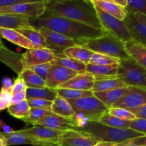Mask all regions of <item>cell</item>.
Here are the masks:
<instances>
[{
  "label": "cell",
  "mask_w": 146,
  "mask_h": 146,
  "mask_svg": "<svg viewBox=\"0 0 146 146\" xmlns=\"http://www.w3.org/2000/svg\"><path fill=\"white\" fill-rule=\"evenodd\" d=\"M29 23L36 29H47L71 38L75 42L98 38L108 33L105 30L96 29L86 24L46 12L38 18H29Z\"/></svg>",
  "instance_id": "obj_1"
},
{
  "label": "cell",
  "mask_w": 146,
  "mask_h": 146,
  "mask_svg": "<svg viewBox=\"0 0 146 146\" xmlns=\"http://www.w3.org/2000/svg\"><path fill=\"white\" fill-rule=\"evenodd\" d=\"M45 12L104 30L91 0L46 1Z\"/></svg>",
  "instance_id": "obj_2"
},
{
  "label": "cell",
  "mask_w": 146,
  "mask_h": 146,
  "mask_svg": "<svg viewBox=\"0 0 146 146\" xmlns=\"http://www.w3.org/2000/svg\"><path fill=\"white\" fill-rule=\"evenodd\" d=\"M74 109V117L76 124L75 129H80L90 121H98L108 108L94 95L79 99L66 100Z\"/></svg>",
  "instance_id": "obj_3"
},
{
  "label": "cell",
  "mask_w": 146,
  "mask_h": 146,
  "mask_svg": "<svg viewBox=\"0 0 146 146\" xmlns=\"http://www.w3.org/2000/svg\"><path fill=\"white\" fill-rule=\"evenodd\" d=\"M77 130L91 135L98 142L115 143H119L136 137L146 135L129 128H117L107 126L98 121H90L82 128Z\"/></svg>",
  "instance_id": "obj_4"
},
{
  "label": "cell",
  "mask_w": 146,
  "mask_h": 146,
  "mask_svg": "<svg viewBox=\"0 0 146 146\" xmlns=\"http://www.w3.org/2000/svg\"><path fill=\"white\" fill-rule=\"evenodd\" d=\"M76 44L94 53L109 56L120 60L125 59L128 57L124 49L123 42L109 33L96 38L77 41Z\"/></svg>",
  "instance_id": "obj_5"
},
{
  "label": "cell",
  "mask_w": 146,
  "mask_h": 146,
  "mask_svg": "<svg viewBox=\"0 0 146 146\" xmlns=\"http://www.w3.org/2000/svg\"><path fill=\"white\" fill-rule=\"evenodd\" d=\"M116 76L127 86L146 89V68L130 57L120 60Z\"/></svg>",
  "instance_id": "obj_6"
},
{
  "label": "cell",
  "mask_w": 146,
  "mask_h": 146,
  "mask_svg": "<svg viewBox=\"0 0 146 146\" xmlns=\"http://www.w3.org/2000/svg\"><path fill=\"white\" fill-rule=\"evenodd\" d=\"M94 7L101 26L106 32L115 36L123 42L133 39L123 21H121L115 17L104 12L95 6Z\"/></svg>",
  "instance_id": "obj_7"
},
{
  "label": "cell",
  "mask_w": 146,
  "mask_h": 146,
  "mask_svg": "<svg viewBox=\"0 0 146 146\" xmlns=\"http://www.w3.org/2000/svg\"><path fill=\"white\" fill-rule=\"evenodd\" d=\"M46 11V1H29L0 8V14H19L29 18L41 17Z\"/></svg>",
  "instance_id": "obj_8"
},
{
  "label": "cell",
  "mask_w": 146,
  "mask_h": 146,
  "mask_svg": "<svg viewBox=\"0 0 146 146\" xmlns=\"http://www.w3.org/2000/svg\"><path fill=\"white\" fill-rule=\"evenodd\" d=\"M38 31L45 39L46 48L51 50L56 57L64 56V51L66 48L76 45L74 40L59 33L45 28L38 29Z\"/></svg>",
  "instance_id": "obj_9"
},
{
  "label": "cell",
  "mask_w": 146,
  "mask_h": 146,
  "mask_svg": "<svg viewBox=\"0 0 146 146\" xmlns=\"http://www.w3.org/2000/svg\"><path fill=\"white\" fill-rule=\"evenodd\" d=\"M98 142L91 135L77 129L62 131L57 139L61 146H94Z\"/></svg>",
  "instance_id": "obj_10"
},
{
  "label": "cell",
  "mask_w": 146,
  "mask_h": 146,
  "mask_svg": "<svg viewBox=\"0 0 146 146\" xmlns=\"http://www.w3.org/2000/svg\"><path fill=\"white\" fill-rule=\"evenodd\" d=\"M123 22L133 39L146 46V15L128 13Z\"/></svg>",
  "instance_id": "obj_11"
},
{
  "label": "cell",
  "mask_w": 146,
  "mask_h": 146,
  "mask_svg": "<svg viewBox=\"0 0 146 146\" xmlns=\"http://www.w3.org/2000/svg\"><path fill=\"white\" fill-rule=\"evenodd\" d=\"M146 104V89L128 86L127 92L111 108L130 110Z\"/></svg>",
  "instance_id": "obj_12"
},
{
  "label": "cell",
  "mask_w": 146,
  "mask_h": 146,
  "mask_svg": "<svg viewBox=\"0 0 146 146\" xmlns=\"http://www.w3.org/2000/svg\"><path fill=\"white\" fill-rule=\"evenodd\" d=\"M56 56L51 50L46 48L29 49L22 54V66L24 69L44 64H51Z\"/></svg>",
  "instance_id": "obj_13"
},
{
  "label": "cell",
  "mask_w": 146,
  "mask_h": 146,
  "mask_svg": "<svg viewBox=\"0 0 146 146\" xmlns=\"http://www.w3.org/2000/svg\"><path fill=\"white\" fill-rule=\"evenodd\" d=\"M77 74L76 72L72 70L61 66L51 64L46 78V87L51 89H56Z\"/></svg>",
  "instance_id": "obj_14"
},
{
  "label": "cell",
  "mask_w": 146,
  "mask_h": 146,
  "mask_svg": "<svg viewBox=\"0 0 146 146\" xmlns=\"http://www.w3.org/2000/svg\"><path fill=\"white\" fill-rule=\"evenodd\" d=\"M34 126H41L57 131L75 129L76 124L74 118H66L56 114L51 113L38 121L30 123Z\"/></svg>",
  "instance_id": "obj_15"
},
{
  "label": "cell",
  "mask_w": 146,
  "mask_h": 146,
  "mask_svg": "<svg viewBox=\"0 0 146 146\" xmlns=\"http://www.w3.org/2000/svg\"><path fill=\"white\" fill-rule=\"evenodd\" d=\"M94 76L88 72L81 73L60 86L58 88H69L79 91H91L95 82Z\"/></svg>",
  "instance_id": "obj_16"
},
{
  "label": "cell",
  "mask_w": 146,
  "mask_h": 146,
  "mask_svg": "<svg viewBox=\"0 0 146 146\" xmlns=\"http://www.w3.org/2000/svg\"><path fill=\"white\" fill-rule=\"evenodd\" d=\"M19 133L24 135L32 136L37 138L40 141H44L50 143H57V139L62 131H57V130L50 129L41 126H33L28 129L17 131Z\"/></svg>",
  "instance_id": "obj_17"
},
{
  "label": "cell",
  "mask_w": 146,
  "mask_h": 146,
  "mask_svg": "<svg viewBox=\"0 0 146 146\" xmlns=\"http://www.w3.org/2000/svg\"><path fill=\"white\" fill-rule=\"evenodd\" d=\"M29 18L19 14H0V29L17 30L19 29L32 28Z\"/></svg>",
  "instance_id": "obj_18"
},
{
  "label": "cell",
  "mask_w": 146,
  "mask_h": 146,
  "mask_svg": "<svg viewBox=\"0 0 146 146\" xmlns=\"http://www.w3.org/2000/svg\"><path fill=\"white\" fill-rule=\"evenodd\" d=\"M124 49L128 57L146 68V48L141 43L131 39L123 42Z\"/></svg>",
  "instance_id": "obj_19"
},
{
  "label": "cell",
  "mask_w": 146,
  "mask_h": 146,
  "mask_svg": "<svg viewBox=\"0 0 146 146\" xmlns=\"http://www.w3.org/2000/svg\"><path fill=\"white\" fill-rule=\"evenodd\" d=\"M21 60L22 54L10 51L4 45L0 47V61L14 70L18 75L24 70Z\"/></svg>",
  "instance_id": "obj_20"
},
{
  "label": "cell",
  "mask_w": 146,
  "mask_h": 146,
  "mask_svg": "<svg viewBox=\"0 0 146 146\" xmlns=\"http://www.w3.org/2000/svg\"><path fill=\"white\" fill-rule=\"evenodd\" d=\"M91 1L97 8L121 21H123L128 14L125 7L114 4L111 0H91Z\"/></svg>",
  "instance_id": "obj_21"
},
{
  "label": "cell",
  "mask_w": 146,
  "mask_h": 146,
  "mask_svg": "<svg viewBox=\"0 0 146 146\" xmlns=\"http://www.w3.org/2000/svg\"><path fill=\"white\" fill-rule=\"evenodd\" d=\"M0 135L4 138L7 146L12 145H23V144L38 145L50 143H46L44 142V141H40V140L34 138L32 136L19 133L17 131H15L14 133L11 134H5L4 133L0 132Z\"/></svg>",
  "instance_id": "obj_22"
},
{
  "label": "cell",
  "mask_w": 146,
  "mask_h": 146,
  "mask_svg": "<svg viewBox=\"0 0 146 146\" xmlns=\"http://www.w3.org/2000/svg\"><path fill=\"white\" fill-rule=\"evenodd\" d=\"M118 64H119L111 65H95L88 64H86V71L92 74L96 78L117 77Z\"/></svg>",
  "instance_id": "obj_23"
},
{
  "label": "cell",
  "mask_w": 146,
  "mask_h": 146,
  "mask_svg": "<svg viewBox=\"0 0 146 146\" xmlns=\"http://www.w3.org/2000/svg\"><path fill=\"white\" fill-rule=\"evenodd\" d=\"M128 86L118 77L96 78L91 91L92 92H103V91L124 88Z\"/></svg>",
  "instance_id": "obj_24"
},
{
  "label": "cell",
  "mask_w": 146,
  "mask_h": 146,
  "mask_svg": "<svg viewBox=\"0 0 146 146\" xmlns=\"http://www.w3.org/2000/svg\"><path fill=\"white\" fill-rule=\"evenodd\" d=\"M127 89L128 87L103 92H93V95L109 109L127 92Z\"/></svg>",
  "instance_id": "obj_25"
},
{
  "label": "cell",
  "mask_w": 146,
  "mask_h": 146,
  "mask_svg": "<svg viewBox=\"0 0 146 146\" xmlns=\"http://www.w3.org/2000/svg\"><path fill=\"white\" fill-rule=\"evenodd\" d=\"M51 110L52 113L64 118H74L75 115V112L71 104L58 95L52 101Z\"/></svg>",
  "instance_id": "obj_26"
},
{
  "label": "cell",
  "mask_w": 146,
  "mask_h": 146,
  "mask_svg": "<svg viewBox=\"0 0 146 146\" xmlns=\"http://www.w3.org/2000/svg\"><path fill=\"white\" fill-rule=\"evenodd\" d=\"M0 36L1 38H5L7 41L16 45L27 48V50L34 48V46L31 42L16 30L9 29H0Z\"/></svg>",
  "instance_id": "obj_27"
},
{
  "label": "cell",
  "mask_w": 146,
  "mask_h": 146,
  "mask_svg": "<svg viewBox=\"0 0 146 146\" xmlns=\"http://www.w3.org/2000/svg\"><path fill=\"white\" fill-rule=\"evenodd\" d=\"M16 31L27 38L33 45L34 48H46L45 39L38 29L32 27V28L19 29Z\"/></svg>",
  "instance_id": "obj_28"
},
{
  "label": "cell",
  "mask_w": 146,
  "mask_h": 146,
  "mask_svg": "<svg viewBox=\"0 0 146 146\" xmlns=\"http://www.w3.org/2000/svg\"><path fill=\"white\" fill-rule=\"evenodd\" d=\"M93 53L94 52L89 49L78 45L66 48L64 51V54L66 56L74 58L85 64H88Z\"/></svg>",
  "instance_id": "obj_29"
},
{
  "label": "cell",
  "mask_w": 146,
  "mask_h": 146,
  "mask_svg": "<svg viewBox=\"0 0 146 146\" xmlns=\"http://www.w3.org/2000/svg\"><path fill=\"white\" fill-rule=\"evenodd\" d=\"M51 64L61 66L64 68L72 70V71L76 72L77 74L86 72V64L74 59V58L66 56L61 57H56Z\"/></svg>",
  "instance_id": "obj_30"
},
{
  "label": "cell",
  "mask_w": 146,
  "mask_h": 146,
  "mask_svg": "<svg viewBox=\"0 0 146 146\" xmlns=\"http://www.w3.org/2000/svg\"><path fill=\"white\" fill-rule=\"evenodd\" d=\"M57 96V93L55 89H51L47 87L43 88H27L26 91V99L37 98L46 101H53Z\"/></svg>",
  "instance_id": "obj_31"
},
{
  "label": "cell",
  "mask_w": 146,
  "mask_h": 146,
  "mask_svg": "<svg viewBox=\"0 0 146 146\" xmlns=\"http://www.w3.org/2000/svg\"><path fill=\"white\" fill-rule=\"evenodd\" d=\"M19 77L22 78L27 88H43L46 87L45 81L30 68L23 70Z\"/></svg>",
  "instance_id": "obj_32"
},
{
  "label": "cell",
  "mask_w": 146,
  "mask_h": 146,
  "mask_svg": "<svg viewBox=\"0 0 146 146\" xmlns=\"http://www.w3.org/2000/svg\"><path fill=\"white\" fill-rule=\"evenodd\" d=\"M30 109L31 108L26 99L19 104H11L7 108V111L11 116L22 120L29 117Z\"/></svg>",
  "instance_id": "obj_33"
},
{
  "label": "cell",
  "mask_w": 146,
  "mask_h": 146,
  "mask_svg": "<svg viewBox=\"0 0 146 146\" xmlns=\"http://www.w3.org/2000/svg\"><path fill=\"white\" fill-rule=\"evenodd\" d=\"M98 122L101 123V124L107 125V126L113 127V128H128L130 125L131 121H127L121 120L114 115H111L109 113H104L101 118H99Z\"/></svg>",
  "instance_id": "obj_34"
},
{
  "label": "cell",
  "mask_w": 146,
  "mask_h": 146,
  "mask_svg": "<svg viewBox=\"0 0 146 146\" xmlns=\"http://www.w3.org/2000/svg\"><path fill=\"white\" fill-rule=\"evenodd\" d=\"M55 90L57 95L66 100L79 99L93 96V92L91 91H79L69 88H56Z\"/></svg>",
  "instance_id": "obj_35"
},
{
  "label": "cell",
  "mask_w": 146,
  "mask_h": 146,
  "mask_svg": "<svg viewBox=\"0 0 146 146\" xmlns=\"http://www.w3.org/2000/svg\"><path fill=\"white\" fill-rule=\"evenodd\" d=\"M119 62L120 59L118 58L94 52L88 64H95V65H111V64H119Z\"/></svg>",
  "instance_id": "obj_36"
},
{
  "label": "cell",
  "mask_w": 146,
  "mask_h": 146,
  "mask_svg": "<svg viewBox=\"0 0 146 146\" xmlns=\"http://www.w3.org/2000/svg\"><path fill=\"white\" fill-rule=\"evenodd\" d=\"M125 8L128 13H138L146 15L145 0H128V3Z\"/></svg>",
  "instance_id": "obj_37"
},
{
  "label": "cell",
  "mask_w": 146,
  "mask_h": 146,
  "mask_svg": "<svg viewBox=\"0 0 146 146\" xmlns=\"http://www.w3.org/2000/svg\"><path fill=\"white\" fill-rule=\"evenodd\" d=\"M51 113H52L51 111L41 109V108H31L30 109V113L29 117L24 118L21 121H24L25 123L30 125L31 123L38 121V120L41 119L44 117L50 115Z\"/></svg>",
  "instance_id": "obj_38"
},
{
  "label": "cell",
  "mask_w": 146,
  "mask_h": 146,
  "mask_svg": "<svg viewBox=\"0 0 146 146\" xmlns=\"http://www.w3.org/2000/svg\"><path fill=\"white\" fill-rule=\"evenodd\" d=\"M108 112L111 115H114L121 120L127 121H131L135 118L133 114L131 113L129 111L121 108H111L108 110Z\"/></svg>",
  "instance_id": "obj_39"
},
{
  "label": "cell",
  "mask_w": 146,
  "mask_h": 146,
  "mask_svg": "<svg viewBox=\"0 0 146 146\" xmlns=\"http://www.w3.org/2000/svg\"><path fill=\"white\" fill-rule=\"evenodd\" d=\"M30 108H41L51 112V105L52 101H46L43 99H37V98H30L27 100Z\"/></svg>",
  "instance_id": "obj_40"
},
{
  "label": "cell",
  "mask_w": 146,
  "mask_h": 146,
  "mask_svg": "<svg viewBox=\"0 0 146 146\" xmlns=\"http://www.w3.org/2000/svg\"><path fill=\"white\" fill-rule=\"evenodd\" d=\"M128 128L143 135H146V119L135 118L131 121Z\"/></svg>",
  "instance_id": "obj_41"
},
{
  "label": "cell",
  "mask_w": 146,
  "mask_h": 146,
  "mask_svg": "<svg viewBox=\"0 0 146 146\" xmlns=\"http://www.w3.org/2000/svg\"><path fill=\"white\" fill-rule=\"evenodd\" d=\"M117 146H146V135L127 140L117 143Z\"/></svg>",
  "instance_id": "obj_42"
},
{
  "label": "cell",
  "mask_w": 146,
  "mask_h": 146,
  "mask_svg": "<svg viewBox=\"0 0 146 146\" xmlns=\"http://www.w3.org/2000/svg\"><path fill=\"white\" fill-rule=\"evenodd\" d=\"M51 65V64L49 63V64H41V65L34 66H31L29 68L31 70H32L36 74H37L41 79H43L45 81L47 76V74H48V69H49Z\"/></svg>",
  "instance_id": "obj_43"
},
{
  "label": "cell",
  "mask_w": 146,
  "mask_h": 146,
  "mask_svg": "<svg viewBox=\"0 0 146 146\" xmlns=\"http://www.w3.org/2000/svg\"><path fill=\"white\" fill-rule=\"evenodd\" d=\"M27 86L22 78L18 77L13 84V87L11 88V94L15 95V94H21L27 91Z\"/></svg>",
  "instance_id": "obj_44"
},
{
  "label": "cell",
  "mask_w": 146,
  "mask_h": 146,
  "mask_svg": "<svg viewBox=\"0 0 146 146\" xmlns=\"http://www.w3.org/2000/svg\"><path fill=\"white\" fill-rule=\"evenodd\" d=\"M132 114H133L135 118H145L146 119V104L141 106L133 109L128 110Z\"/></svg>",
  "instance_id": "obj_45"
},
{
  "label": "cell",
  "mask_w": 146,
  "mask_h": 146,
  "mask_svg": "<svg viewBox=\"0 0 146 146\" xmlns=\"http://www.w3.org/2000/svg\"><path fill=\"white\" fill-rule=\"evenodd\" d=\"M11 97H12V94H11V91H9V90H6L4 88H1L0 90V98L4 100L5 102L11 105Z\"/></svg>",
  "instance_id": "obj_46"
},
{
  "label": "cell",
  "mask_w": 146,
  "mask_h": 146,
  "mask_svg": "<svg viewBox=\"0 0 146 146\" xmlns=\"http://www.w3.org/2000/svg\"><path fill=\"white\" fill-rule=\"evenodd\" d=\"M26 100V91L21 93V94L12 95L11 97V104H16L21 102V101Z\"/></svg>",
  "instance_id": "obj_47"
},
{
  "label": "cell",
  "mask_w": 146,
  "mask_h": 146,
  "mask_svg": "<svg viewBox=\"0 0 146 146\" xmlns=\"http://www.w3.org/2000/svg\"><path fill=\"white\" fill-rule=\"evenodd\" d=\"M13 84H14V83L12 82V80L9 78V77H4L2 78V81H1V85H2L1 88H2L9 90V91H11Z\"/></svg>",
  "instance_id": "obj_48"
},
{
  "label": "cell",
  "mask_w": 146,
  "mask_h": 146,
  "mask_svg": "<svg viewBox=\"0 0 146 146\" xmlns=\"http://www.w3.org/2000/svg\"><path fill=\"white\" fill-rule=\"evenodd\" d=\"M0 130H1V133H4L5 134H11L14 133V130H13L9 125H7L4 121L0 118Z\"/></svg>",
  "instance_id": "obj_49"
},
{
  "label": "cell",
  "mask_w": 146,
  "mask_h": 146,
  "mask_svg": "<svg viewBox=\"0 0 146 146\" xmlns=\"http://www.w3.org/2000/svg\"><path fill=\"white\" fill-rule=\"evenodd\" d=\"M113 3L115 4H118V5L121 6L123 7H125L127 5V3H128V0H111Z\"/></svg>",
  "instance_id": "obj_50"
},
{
  "label": "cell",
  "mask_w": 146,
  "mask_h": 146,
  "mask_svg": "<svg viewBox=\"0 0 146 146\" xmlns=\"http://www.w3.org/2000/svg\"><path fill=\"white\" fill-rule=\"evenodd\" d=\"M94 146H117V143H115L101 142V141H99Z\"/></svg>",
  "instance_id": "obj_51"
},
{
  "label": "cell",
  "mask_w": 146,
  "mask_h": 146,
  "mask_svg": "<svg viewBox=\"0 0 146 146\" xmlns=\"http://www.w3.org/2000/svg\"><path fill=\"white\" fill-rule=\"evenodd\" d=\"M9 106H10L9 104H7V102H5L4 100H2L0 98V111H4V110H5V109H7Z\"/></svg>",
  "instance_id": "obj_52"
},
{
  "label": "cell",
  "mask_w": 146,
  "mask_h": 146,
  "mask_svg": "<svg viewBox=\"0 0 146 146\" xmlns=\"http://www.w3.org/2000/svg\"><path fill=\"white\" fill-rule=\"evenodd\" d=\"M32 146H61V145H58L57 143H46V144H43V145H32Z\"/></svg>",
  "instance_id": "obj_53"
},
{
  "label": "cell",
  "mask_w": 146,
  "mask_h": 146,
  "mask_svg": "<svg viewBox=\"0 0 146 146\" xmlns=\"http://www.w3.org/2000/svg\"><path fill=\"white\" fill-rule=\"evenodd\" d=\"M0 146H7L4 138H3V137H1V135H0Z\"/></svg>",
  "instance_id": "obj_54"
},
{
  "label": "cell",
  "mask_w": 146,
  "mask_h": 146,
  "mask_svg": "<svg viewBox=\"0 0 146 146\" xmlns=\"http://www.w3.org/2000/svg\"><path fill=\"white\" fill-rule=\"evenodd\" d=\"M1 39V36H0V47H1L2 45H4V44H3Z\"/></svg>",
  "instance_id": "obj_55"
}]
</instances>
